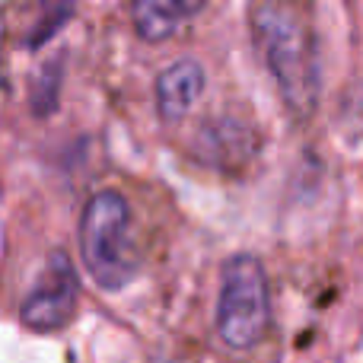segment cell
<instances>
[{"mask_svg": "<svg viewBox=\"0 0 363 363\" xmlns=\"http://www.w3.org/2000/svg\"><path fill=\"white\" fill-rule=\"evenodd\" d=\"M61 80H64V57L48 61L29 83V108L35 118H48L57 112L61 102Z\"/></svg>", "mask_w": 363, "mask_h": 363, "instance_id": "cell-9", "label": "cell"}, {"mask_svg": "<svg viewBox=\"0 0 363 363\" xmlns=\"http://www.w3.org/2000/svg\"><path fill=\"white\" fill-rule=\"evenodd\" d=\"M262 150L258 131L242 118L220 115L198 128L194 134V157L207 169L217 172H242Z\"/></svg>", "mask_w": 363, "mask_h": 363, "instance_id": "cell-5", "label": "cell"}, {"mask_svg": "<svg viewBox=\"0 0 363 363\" xmlns=\"http://www.w3.org/2000/svg\"><path fill=\"white\" fill-rule=\"evenodd\" d=\"M80 262L102 290H121L138 274L131 245V204L118 188H102L80 217Z\"/></svg>", "mask_w": 363, "mask_h": 363, "instance_id": "cell-2", "label": "cell"}, {"mask_svg": "<svg viewBox=\"0 0 363 363\" xmlns=\"http://www.w3.org/2000/svg\"><path fill=\"white\" fill-rule=\"evenodd\" d=\"M77 16V0H38V16L26 29L23 45L29 51H38Z\"/></svg>", "mask_w": 363, "mask_h": 363, "instance_id": "cell-8", "label": "cell"}, {"mask_svg": "<svg viewBox=\"0 0 363 363\" xmlns=\"http://www.w3.org/2000/svg\"><path fill=\"white\" fill-rule=\"evenodd\" d=\"M271 290L264 264L255 255H233L223 268V287L217 303L220 341L233 351H249L268 335Z\"/></svg>", "mask_w": 363, "mask_h": 363, "instance_id": "cell-3", "label": "cell"}, {"mask_svg": "<svg viewBox=\"0 0 363 363\" xmlns=\"http://www.w3.org/2000/svg\"><path fill=\"white\" fill-rule=\"evenodd\" d=\"M77 303H80L77 268L70 264V258L64 252H55L48 258V264H45V274L38 277L35 290L19 306V322L29 332H38V335L61 332L74 319Z\"/></svg>", "mask_w": 363, "mask_h": 363, "instance_id": "cell-4", "label": "cell"}, {"mask_svg": "<svg viewBox=\"0 0 363 363\" xmlns=\"http://www.w3.org/2000/svg\"><path fill=\"white\" fill-rule=\"evenodd\" d=\"M204 83H207L204 67H201L198 61H191V57L169 64V67L157 77V112H160V118H163L166 125L182 121L188 112H191L194 102L201 99Z\"/></svg>", "mask_w": 363, "mask_h": 363, "instance_id": "cell-6", "label": "cell"}, {"mask_svg": "<svg viewBox=\"0 0 363 363\" xmlns=\"http://www.w3.org/2000/svg\"><path fill=\"white\" fill-rule=\"evenodd\" d=\"M252 38L290 115L309 118L319 106V51L306 13L294 0H255Z\"/></svg>", "mask_w": 363, "mask_h": 363, "instance_id": "cell-1", "label": "cell"}, {"mask_svg": "<svg viewBox=\"0 0 363 363\" xmlns=\"http://www.w3.org/2000/svg\"><path fill=\"white\" fill-rule=\"evenodd\" d=\"M207 0H131V23L144 42L157 45L179 32L182 23L194 19Z\"/></svg>", "mask_w": 363, "mask_h": 363, "instance_id": "cell-7", "label": "cell"}]
</instances>
